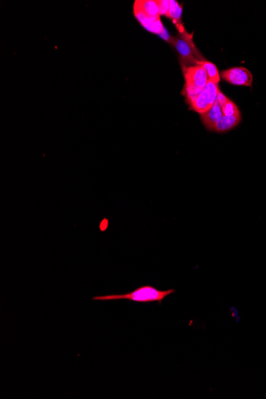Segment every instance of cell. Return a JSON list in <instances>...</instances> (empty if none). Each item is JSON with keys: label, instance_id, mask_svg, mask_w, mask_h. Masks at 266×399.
I'll return each instance as SVG.
<instances>
[{"label": "cell", "instance_id": "6da1fadb", "mask_svg": "<svg viewBox=\"0 0 266 399\" xmlns=\"http://www.w3.org/2000/svg\"><path fill=\"white\" fill-rule=\"evenodd\" d=\"M175 289L159 290L151 285L139 287L134 291L125 294L97 296L93 297V301H112L118 300H128L136 303L159 302V304L168 296L175 292Z\"/></svg>", "mask_w": 266, "mask_h": 399}, {"label": "cell", "instance_id": "7a4b0ae2", "mask_svg": "<svg viewBox=\"0 0 266 399\" xmlns=\"http://www.w3.org/2000/svg\"><path fill=\"white\" fill-rule=\"evenodd\" d=\"M182 69H183L184 77L186 81L182 90V94L186 99L195 97L208 85L209 81L208 74L206 73L205 70L199 65H195L192 67H184Z\"/></svg>", "mask_w": 266, "mask_h": 399}, {"label": "cell", "instance_id": "3957f363", "mask_svg": "<svg viewBox=\"0 0 266 399\" xmlns=\"http://www.w3.org/2000/svg\"><path fill=\"white\" fill-rule=\"evenodd\" d=\"M219 92L218 84L208 81L205 88L195 97L186 99L189 104L190 110L203 114L209 111L216 101L217 96Z\"/></svg>", "mask_w": 266, "mask_h": 399}, {"label": "cell", "instance_id": "277c9868", "mask_svg": "<svg viewBox=\"0 0 266 399\" xmlns=\"http://www.w3.org/2000/svg\"><path fill=\"white\" fill-rule=\"evenodd\" d=\"M221 78L229 84L236 86H252L254 76L250 70L245 67H237L227 69L221 72Z\"/></svg>", "mask_w": 266, "mask_h": 399}, {"label": "cell", "instance_id": "5b68a950", "mask_svg": "<svg viewBox=\"0 0 266 399\" xmlns=\"http://www.w3.org/2000/svg\"><path fill=\"white\" fill-rule=\"evenodd\" d=\"M133 12L139 24H141L142 27L149 32L159 35L165 31V27L162 25L160 18L149 16L145 14L136 4L133 6Z\"/></svg>", "mask_w": 266, "mask_h": 399}, {"label": "cell", "instance_id": "8992f818", "mask_svg": "<svg viewBox=\"0 0 266 399\" xmlns=\"http://www.w3.org/2000/svg\"><path fill=\"white\" fill-rule=\"evenodd\" d=\"M222 117H223L222 109L216 100L209 111L201 114V120L207 129L210 131H214V127Z\"/></svg>", "mask_w": 266, "mask_h": 399}, {"label": "cell", "instance_id": "52a82bcc", "mask_svg": "<svg viewBox=\"0 0 266 399\" xmlns=\"http://www.w3.org/2000/svg\"><path fill=\"white\" fill-rule=\"evenodd\" d=\"M172 45L174 46L177 51L179 52V55L182 57V61H188L189 63H195L196 65L198 60L195 59V52L194 49L192 48L189 43L184 39V38H175L173 37V40L172 41Z\"/></svg>", "mask_w": 266, "mask_h": 399}, {"label": "cell", "instance_id": "ba28073f", "mask_svg": "<svg viewBox=\"0 0 266 399\" xmlns=\"http://www.w3.org/2000/svg\"><path fill=\"white\" fill-rule=\"evenodd\" d=\"M135 4L149 16L159 18V7L158 1L155 0H137Z\"/></svg>", "mask_w": 266, "mask_h": 399}, {"label": "cell", "instance_id": "9c48e42d", "mask_svg": "<svg viewBox=\"0 0 266 399\" xmlns=\"http://www.w3.org/2000/svg\"><path fill=\"white\" fill-rule=\"evenodd\" d=\"M241 117H223L217 123L214 127V131L217 133H225L230 131L239 124Z\"/></svg>", "mask_w": 266, "mask_h": 399}, {"label": "cell", "instance_id": "30bf717a", "mask_svg": "<svg viewBox=\"0 0 266 399\" xmlns=\"http://www.w3.org/2000/svg\"><path fill=\"white\" fill-rule=\"evenodd\" d=\"M182 6L175 0H172L170 3L169 11H168V18L173 20L174 24L177 28L182 27L181 18H182Z\"/></svg>", "mask_w": 266, "mask_h": 399}, {"label": "cell", "instance_id": "8fae6325", "mask_svg": "<svg viewBox=\"0 0 266 399\" xmlns=\"http://www.w3.org/2000/svg\"><path fill=\"white\" fill-rule=\"evenodd\" d=\"M196 65H199L205 70L206 73L208 74L209 81L218 84L221 78H220L219 72H218L215 65L207 61H198Z\"/></svg>", "mask_w": 266, "mask_h": 399}, {"label": "cell", "instance_id": "7c38bea8", "mask_svg": "<svg viewBox=\"0 0 266 399\" xmlns=\"http://www.w3.org/2000/svg\"><path fill=\"white\" fill-rule=\"evenodd\" d=\"M222 113L225 117H241L239 109L232 100L227 99L221 106Z\"/></svg>", "mask_w": 266, "mask_h": 399}, {"label": "cell", "instance_id": "4fadbf2b", "mask_svg": "<svg viewBox=\"0 0 266 399\" xmlns=\"http://www.w3.org/2000/svg\"><path fill=\"white\" fill-rule=\"evenodd\" d=\"M170 3L171 0H159L158 1L159 7V14L162 16H168L169 11Z\"/></svg>", "mask_w": 266, "mask_h": 399}, {"label": "cell", "instance_id": "5bb4252c", "mask_svg": "<svg viewBox=\"0 0 266 399\" xmlns=\"http://www.w3.org/2000/svg\"><path fill=\"white\" fill-rule=\"evenodd\" d=\"M159 36L161 38H162V39L165 40V41H168V43H170L171 44H172V40H173V37H172V36L170 35L169 33H168V31H167L166 28L165 29L163 32H162V34H159Z\"/></svg>", "mask_w": 266, "mask_h": 399}]
</instances>
